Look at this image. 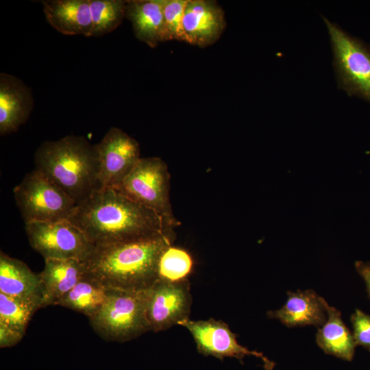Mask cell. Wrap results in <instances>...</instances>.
<instances>
[{
    "mask_svg": "<svg viewBox=\"0 0 370 370\" xmlns=\"http://www.w3.org/2000/svg\"><path fill=\"white\" fill-rule=\"evenodd\" d=\"M46 20L64 35L91 37L92 21L89 0L42 1Z\"/></svg>",
    "mask_w": 370,
    "mask_h": 370,
    "instance_id": "2e32d148",
    "label": "cell"
},
{
    "mask_svg": "<svg viewBox=\"0 0 370 370\" xmlns=\"http://www.w3.org/2000/svg\"><path fill=\"white\" fill-rule=\"evenodd\" d=\"M173 240L162 234L95 246L83 262L85 273L109 289H147L157 280L160 258Z\"/></svg>",
    "mask_w": 370,
    "mask_h": 370,
    "instance_id": "7a4b0ae2",
    "label": "cell"
},
{
    "mask_svg": "<svg viewBox=\"0 0 370 370\" xmlns=\"http://www.w3.org/2000/svg\"><path fill=\"white\" fill-rule=\"evenodd\" d=\"M355 267L365 282L367 291L370 298V264L362 261H356L355 262Z\"/></svg>",
    "mask_w": 370,
    "mask_h": 370,
    "instance_id": "4316f807",
    "label": "cell"
},
{
    "mask_svg": "<svg viewBox=\"0 0 370 370\" xmlns=\"http://www.w3.org/2000/svg\"><path fill=\"white\" fill-rule=\"evenodd\" d=\"M191 302L187 280L157 279L147 288L146 317L149 330L162 331L188 319Z\"/></svg>",
    "mask_w": 370,
    "mask_h": 370,
    "instance_id": "9c48e42d",
    "label": "cell"
},
{
    "mask_svg": "<svg viewBox=\"0 0 370 370\" xmlns=\"http://www.w3.org/2000/svg\"><path fill=\"white\" fill-rule=\"evenodd\" d=\"M125 18L135 36L151 48L164 40L163 0L126 1Z\"/></svg>",
    "mask_w": 370,
    "mask_h": 370,
    "instance_id": "e0dca14e",
    "label": "cell"
},
{
    "mask_svg": "<svg viewBox=\"0 0 370 370\" xmlns=\"http://www.w3.org/2000/svg\"><path fill=\"white\" fill-rule=\"evenodd\" d=\"M92 29L91 36L99 37L116 29L125 18L126 1L89 0Z\"/></svg>",
    "mask_w": 370,
    "mask_h": 370,
    "instance_id": "7402d4cb",
    "label": "cell"
},
{
    "mask_svg": "<svg viewBox=\"0 0 370 370\" xmlns=\"http://www.w3.org/2000/svg\"><path fill=\"white\" fill-rule=\"evenodd\" d=\"M327 320L318 329L317 345L328 354L345 360H352L356 346L353 334L343 323L339 310L327 306Z\"/></svg>",
    "mask_w": 370,
    "mask_h": 370,
    "instance_id": "d6986e66",
    "label": "cell"
},
{
    "mask_svg": "<svg viewBox=\"0 0 370 370\" xmlns=\"http://www.w3.org/2000/svg\"><path fill=\"white\" fill-rule=\"evenodd\" d=\"M193 266V261L189 253L171 245L164 250L160 258L158 279L172 282L186 280Z\"/></svg>",
    "mask_w": 370,
    "mask_h": 370,
    "instance_id": "603a6c76",
    "label": "cell"
},
{
    "mask_svg": "<svg viewBox=\"0 0 370 370\" xmlns=\"http://www.w3.org/2000/svg\"><path fill=\"white\" fill-rule=\"evenodd\" d=\"M34 108L31 89L20 79L0 73V134L18 130L29 119Z\"/></svg>",
    "mask_w": 370,
    "mask_h": 370,
    "instance_id": "4fadbf2b",
    "label": "cell"
},
{
    "mask_svg": "<svg viewBox=\"0 0 370 370\" xmlns=\"http://www.w3.org/2000/svg\"><path fill=\"white\" fill-rule=\"evenodd\" d=\"M223 9L215 1L188 0L183 18L184 42L206 47L216 42L226 27Z\"/></svg>",
    "mask_w": 370,
    "mask_h": 370,
    "instance_id": "7c38bea8",
    "label": "cell"
},
{
    "mask_svg": "<svg viewBox=\"0 0 370 370\" xmlns=\"http://www.w3.org/2000/svg\"><path fill=\"white\" fill-rule=\"evenodd\" d=\"M31 247L45 260L77 259L84 261L95 248L84 233L68 219L25 223Z\"/></svg>",
    "mask_w": 370,
    "mask_h": 370,
    "instance_id": "ba28073f",
    "label": "cell"
},
{
    "mask_svg": "<svg viewBox=\"0 0 370 370\" xmlns=\"http://www.w3.org/2000/svg\"><path fill=\"white\" fill-rule=\"evenodd\" d=\"M353 337L356 345H361L370 352V315L356 309L351 316Z\"/></svg>",
    "mask_w": 370,
    "mask_h": 370,
    "instance_id": "d4e9b609",
    "label": "cell"
},
{
    "mask_svg": "<svg viewBox=\"0 0 370 370\" xmlns=\"http://www.w3.org/2000/svg\"><path fill=\"white\" fill-rule=\"evenodd\" d=\"M147 289H110L102 307L89 321L103 339L125 342L149 331L146 317Z\"/></svg>",
    "mask_w": 370,
    "mask_h": 370,
    "instance_id": "5b68a950",
    "label": "cell"
},
{
    "mask_svg": "<svg viewBox=\"0 0 370 370\" xmlns=\"http://www.w3.org/2000/svg\"><path fill=\"white\" fill-rule=\"evenodd\" d=\"M36 170L79 205L101 186L95 145L79 136L68 135L43 142L34 154Z\"/></svg>",
    "mask_w": 370,
    "mask_h": 370,
    "instance_id": "3957f363",
    "label": "cell"
},
{
    "mask_svg": "<svg viewBox=\"0 0 370 370\" xmlns=\"http://www.w3.org/2000/svg\"><path fill=\"white\" fill-rule=\"evenodd\" d=\"M333 52V66L339 88L349 96L370 102V46L323 16Z\"/></svg>",
    "mask_w": 370,
    "mask_h": 370,
    "instance_id": "8992f818",
    "label": "cell"
},
{
    "mask_svg": "<svg viewBox=\"0 0 370 370\" xmlns=\"http://www.w3.org/2000/svg\"><path fill=\"white\" fill-rule=\"evenodd\" d=\"M14 197L25 223L69 219L76 204L38 171L27 173L14 187Z\"/></svg>",
    "mask_w": 370,
    "mask_h": 370,
    "instance_id": "52a82bcc",
    "label": "cell"
},
{
    "mask_svg": "<svg viewBox=\"0 0 370 370\" xmlns=\"http://www.w3.org/2000/svg\"><path fill=\"white\" fill-rule=\"evenodd\" d=\"M132 200L153 210L160 218L165 233L174 237L180 225L170 201V174L158 157L140 158L131 172L115 187Z\"/></svg>",
    "mask_w": 370,
    "mask_h": 370,
    "instance_id": "277c9868",
    "label": "cell"
},
{
    "mask_svg": "<svg viewBox=\"0 0 370 370\" xmlns=\"http://www.w3.org/2000/svg\"><path fill=\"white\" fill-rule=\"evenodd\" d=\"M95 146L101 186H119L141 158L137 140L118 127H111Z\"/></svg>",
    "mask_w": 370,
    "mask_h": 370,
    "instance_id": "8fae6325",
    "label": "cell"
},
{
    "mask_svg": "<svg viewBox=\"0 0 370 370\" xmlns=\"http://www.w3.org/2000/svg\"><path fill=\"white\" fill-rule=\"evenodd\" d=\"M23 336L20 332L0 324L1 347H8L16 345L21 341Z\"/></svg>",
    "mask_w": 370,
    "mask_h": 370,
    "instance_id": "484cf974",
    "label": "cell"
},
{
    "mask_svg": "<svg viewBox=\"0 0 370 370\" xmlns=\"http://www.w3.org/2000/svg\"><path fill=\"white\" fill-rule=\"evenodd\" d=\"M39 275L42 307L58 306L60 301L84 276L83 261L77 259L45 260Z\"/></svg>",
    "mask_w": 370,
    "mask_h": 370,
    "instance_id": "5bb4252c",
    "label": "cell"
},
{
    "mask_svg": "<svg viewBox=\"0 0 370 370\" xmlns=\"http://www.w3.org/2000/svg\"><path fill=\"white\" fill-rule=\"evenodd\" d=\"M68 220L95 246L169 236L156 213L111 186L96 190L76 206Z\"/></svg>",
    "mask_w": 370,
    "mask_h": 370,
    "instance_id": "6da1fadb",
    "label": "cell"
},
{
    "mask_svg": "<svg viewBox=\"0 0 370 370\" xmlns=\"http://www.w3.org/2000/svg\"><path fill=\"white\" fill-rule=\"evenodd\" d=\"M186 328L193 337L197 351L206 356H212L220 360L235 358L243 362L245 356H254L260 358L266 370H273L275 363L262 353L251 351L239 344L236 336L229 326L221 321L214 319L193 321L189 318L179 323Z\"/></svg>",
    "mask_w": 370,
    "mask_h": 370,
    "instance_id": "30bf717a",
    "label": "cell"
},
{
    "mask_svg": "<svg viewBox=\"0 0 370 370\" xmlns=\"http://www.w3.org/2000/svg\"><path fill=\"white\" fill-rule=\"evenodd\" d=\"M287 295L286 302L280 309L267 312L269 318L277 319L288 328L320 327L326 321L328 304L314 291H289Z\"/></svg>",
    "mask_w": 370,
    "mask_h": 370,
    "instance_id": "9a60e30c",
    "label": "cell"
},
{
    "mask_svg": "<svg viewBox=\"0 0 370 370\" xmlns=\"http://www.w3.org/2000/svg\"><path fill=\"white\" fill-rule=\"evenodd\" d=\"M40 308V298H21L0 293V324L25 335L33 314Z\"/></svg>",
    "mask_w": 370,
    "mask_h": 370,
    "instance_id": "44dd1931",
    "label": "cell"
},
{
    "mask_svg": "<svg viewBox=\"0 0 370 370\" xmlns=\"http://www.w3.org/2000/svg\"><path fill=\"white\" fill-rule=\"evenodd\" d=\"M110 292V289L85 273L58 306L82 313L89 319L102 307Z\"/></svg>",
    "mask_w": 370,
    "mask_h": 370,
    "instance_id": "ffe728a7",
    "label": "cell"
},
{
    "mask_svg": "<svg viewBox=\"0 0 370 370\" xmlns=\"http://www.w3.org/2000/svg\"><path fill=\"white\" fill-rule=\"evenodd\" d=\"M188 0H163L164 40L184 42L183 18Z\"/></svg>",
    "mask_w": 370,
    "mask_h": 370,
    "instance_id": "cb8c5ba5",
    "label": "cell"
},
{
    "mask_svg": "<svg viewBox=\"0 0 370 370\" xmlns=\"http://www.w3.org/2000/svg\"><path fill=\"white\" fill-rule=\"evenodd\" d=\"M0 293L12 297L41 299L39 275L25 262L1 251Z\"/></svg>",
    "mask_w": 370,
    "mask_h": 370,
    "instance_id": "ac0fdd59",
    "label": "cell"
}]
</instances>
